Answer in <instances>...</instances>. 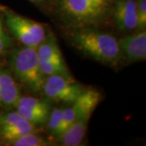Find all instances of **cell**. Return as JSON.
<instances>
[{
  "label": "cell",
  "mask_w": 146,
  "mask_h": 146,
  "mask_svg": "<svg viewBox=\"0 0 146 146\" xmlns=\"http://www.w3.org/2000/svg\"><path fill=\"white\" fill-rule=\"evenodd\" d=\"M72 43L84 54L102 63L115 66L122 57L115 36L94 28L83 27L75 32Z\"/></svg>",
  "instance_id": "6da1fadb"
},
{
  "label": "cell",
  "mask_w": 146,
  "mask_h": 146,
  "mask_svg": "<svg viewBox=\"0 0 146 146\" xmlns=\"http://www.w3.org/2000/svg\"><path fill=\"white\" fill-rule=\"evenodd\" d=\"M10 68L13 74L33 93L42 90L45 76L41 72L35 47L24 46L11 53Z\"/></svg>",
  "instance_id": "7a4b0ae2"
},
{
  "label": "cell",
  "mask_w": 146,
  "mask_h": 146,
  "mask_svg": "<svg viewBox=\"0 0 146 146\" xmlns=\"http://www.w3.org/2000/svg\"><path fill=\"white\" fill-rule=\"evenodd\" d=\"M6 26L11 33L25 46H38L46 36L45 25L29 19L4 6H0Z\"/></svg>",
  "instance_id": "3957f363"
},
{
  "label": "cell",
  "mask_w": 146,
  "mask_h": 146,
  "mask_svg": "<svg viewBox=\"0 0 146 146\" xmlns=\"http://www.w3.org/2000/svg\"><path fill=\"white\" fill-rule=\"evenodd\" d=\"M59 8L65 20L82 27L98 25L106 14L91 0H59Z\"/></svg>",
  "instance_id": "277c9868"
},
{
  "label": "cell",
  "mask_w": 146,
  "mask_h": 146,
  "mask_svg": "<svg viewBox=\"0 0 146 146\" xmlns=\"http://www.w3.org/2000/svg\"><path fill=\"white\" fill-rule=\"evenodd\" d=\"M85 89L71 76L54 75L45 78L42 91L49 99L71 104Z\"/></svg>",
  "instance_id": "5b68a950"
},
{
  "label": "cell",
  "mask_w": 146,
  "mask_h": 146,
  "mask_svg": "<svg viewBox=\"0 0 146 146\" xmlns=\"http://www.w3.org/2000/svg\"><path fill=\"white\" fill-rule=\"evenodd\" d=\"M102 99V95L98 90L85 89L71 106L63 109V119L58 131L57 139L76 120L84 115H90L94 112Z\"/></svg>",
  "instance_id": "8992f818"
},
{
  "label": "cell",
  "mask_w": 146,
  "mask_h": 146,
  "mask_svg": "<svg viewBox=\"0 0 146 146\" xmlns=\"http://www.w3.org/2000/svg\"><path fill=\"white\" fill-rule=\"evenodd\" d=\"M36 132L33 125L18 112H9L0 116V134L8 143L15 141L23 135Z\"/></svg>",
  "instance_id": "52a82bcc"
},
{
  "label": "cell",
  "mask_w": 146,
  "mask_h": 146,
  "mask_svg": "<svg viewBox=\"0 0 146 146\" xmlns=\"http://www.w3.org/2000/svg\"><path fill=\"white\" fill-rule=\"evenodd\" d=\"M16 108V111L35 126L46 123L50 113V105L48 101L29 96L21 97Z\"/></svg>",
  "instance_id": "ba28073f"
},
{
  "label": "cell",
  "mask_w": 146,
  "mask_h": 146,
  "mask_svg": "<svg viewBox=\"0 0 146 146\" xmlns=\"http://www.w3.org/2000/svg\"><path fill=\"white\" fill-rule=\"evenodd\" d=\"M121 54L124 55L129 63L145 60L146 32L137 31L118 40Z\"/></svg>",
  "instance_id": "9c48e42d"
},
{
  "label": "cell",
  "mask_w": 146,
  "mask_h": 146,
  "mask_svg": "<svg viewBox=\"0 0 146 146\" xmlns=\"http://www.w3.org/2000/svg\"><path fill=\"white\" fill-rule=\"evenodd\" d=\"M115 26L123 32L133 31L137 28V3L135 0H120L115 7Z\"/></svg>",
  "instance_id": "30bf717a"
},
{
  "label": "cell",
  "mask_w": 146,
  "mask_h": 146,
  "mask_svg": "<svg viewBox=\"0 0 146 146\" xmlns=\"http://www.w3.org/2000/svg\"><path fill=\"white\" fill-rule=\"evenodd\" d=\"M21 93L14 78L8 71L0 68V104L16 107Z\"/></svg>",
  "instance_id": "8fae6325"
},
{
  "label": "cell",
  "mask_w": 146,
  "mask_h": 146,
  "mask_svg": "<svg viewBox=\"0 0 146 146\" xmlns=\"http://www.w3.org/2000/svg\"><path fill=\"white\" fill-rule=\"evenodd\" d=\"M90 118V115H84L64 131L58 138L61 145L65 146L80 145L83 141Z\"/></svg>",
  "instance_id": "7c38bea8"
},
{
  "label": "cell",
  "mask_w": 146,
  "mask_h": 146,
  "mask_svg": "<svg viewBox=\"0 0 146 146\" xmlns=\"http://www.w3.org/2000/svg\"><path fill=\"white\" fill-rule=\"evenodd\" d=\"M36 54L39 60L63 61V55L58 47L55 36L50 33L36 47Z\"/></svg>",
  "instance_id": "4fadbf2b"
},
{
  "label": "cell",
  "mask_w": 146,
  "mask_h": 146,
  "mask_svg": "<svg viewBox=\"0 0 146 146\" xmlns=\"http://www.w3.org/2000/svg\"><path fill=\"white\" fill-rule=\"evenodd\" d=\"M39 65L41 72L45 77L54 75H62L66 76H71L69 70L63 61H46L39 60Z\"/></svg>",
  "instance_id": "5bb4252c"
},
{
  "label": "cell",
  "mask_w": 146,
  "mask_h": 146,
  "mask_svg": "<svg viewBox=\"0 0 146 146\" xmlns=\"http://www.w3.org/2000/svg\"><path fill=\"white\" fill-rule=\"evenodd\" d=\"M9 145L13 146H47L51 144L41 136L36 135V132H30L11 141Z\"/></svg>",
  "instance_id": "9a60e30c"
},
{
  "label": "cell",
  "mask_w": 146,
  "mask_h": 146,
  "mask_svg": "<svg viewBox=\"0 0 146 146\" xmlns=\"http://www.w3.org/2000/svg\"><path fill=\"white\" fill-rule=\"evenodd\" d=\"M63 108L58 107L53 110V111H50L48 119L46 121L47 130L49 133L54 138L57 139L58 131L60 127L62 119H63Z\"/></svg>",
  "instance_id": "2e32d148"
},
{
  "label": "cell",
  "mask_w": 146,
  "mask_h": 146,
  "mask_svg": "<svg viewBox=\"0 0 146 146\" xmlns=\"http://www.w3.org/2000/svg\"><path fill=\"white\" fill-rule=\"evenodd\" d=\"M146 0H140L137 3V31L145 30Z\"/></svg>",
  "instance_id": "e0dca14e"
},
{
  "label": "cell",
  "mask_w": 146,
  "mask_h": 146,
  "mask_svg": "<svg viewBox=\"0 0 146 146\" xmlns=\"http://www.w3.org/2000/svg\"><path fill=\"white\" fill-rule=\"evenodd\" d=\"M10 38L6 33L3 25V22L0 18V55L5 52L6 50L10 47Z\"/></svg>",
  "instance_id": "ac0fdd59"
},
{
  "label": "cell",
  "mask_w": 146,
  "mask_h": 146,
  "mask_svg": "<svg viewBox=\"0 0 146 146\" xmlns=\"http://www.w3.org/2000/svg\"><path fill=\"white\" fill-rule=\"evenodd\" d=\"M91 1L94 2L95 4H97L101 8H102L103 10L106 11H107V9L110 5L111 2H112V0H91Z\"/></svg>",
  "instance_id": "d6986e66"
},
{
  "label": "cell",
  "mask_w": 146,
  "mask_h": 146,
  "mask_svg": "<svg viewBox=\"0 0 146 146\" xmlns=\"http://www.w3.org/2000/svg\"><path fill=\"white\" fill-rule=\"evenodd\" d=\"M29 1H30L31 3H40L43 0H29Z\"/></svg>",
  "instance_id": "ffe728a7"
},
{
  "label": "cell",
  "mask_w": 146,
  "mask_h": 146,
  "mask_svg": "<svg viewBox=\"0 0 146 146\" xmlns=\"http://www.w3.org/2000/svg\"><path fill=\"white\" fill-rule=\"evenodd\" d=\"M2 137H1V134H0V139H1ZM0 145H1V141H0Z\"/></svg>",
  "instance_id": "44dd1931"
}]
</instances>
